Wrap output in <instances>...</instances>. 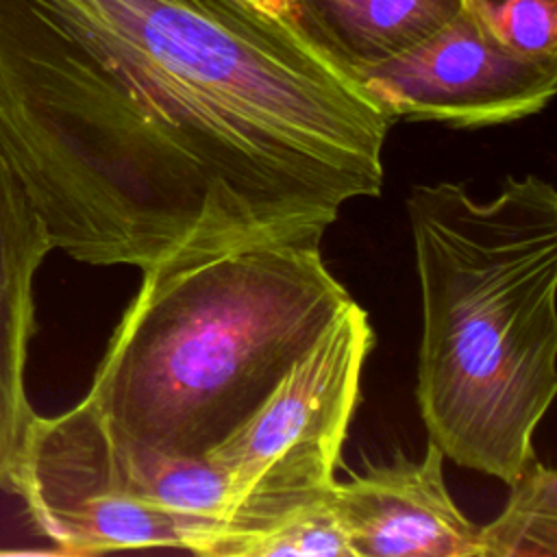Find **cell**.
<instances>
[{
  "label": "cell",
  "instance_id": "obj_1",
  "mask_svg": "<svg viewBox=\"0 0 557 557\" xmlns=\"http://www.w3.org/2000/svg\"><path fill=\"white\" fill-rule=\"evenodd\" d=\"M392 124L250 0H0V161L81 263L324 235Z\"/></svg>",
  "mask_w": 557,
  "mask_h": 557
},
{
  "label": "cell",
  "instance_id": "obj_2",
  "mask_svg": "<svg viewBox=\"0 0 557 557\" xmlns=\"http://www.w3.org/2000/svg\"><path fill=\"white\" fill-rule=\"evenodd\" d=\"M422 298L416 398L455 463L511 483L557 392V191L507 174L490 200L466 183L407 196Z\"/></svg>",
  "mask_w": 557,
  "mask_h": 557
},
{
  "label": "cell",
  "instance_id": "obj_3",
  "mask_svg": "<svg viewBox=\"0 0 557 557\" xmlns=\"http://www.w3.org/2000/svg\"><path fill=\"white\" fill-rule=\"evenodd\" d=\"M322 235L178 252L141 270L83 400L122 444L207 457L352 302Z\"/></svg>",
  "mask_w": 557,
  "mask_h": 557
},
{
  "label": "cell",
  "instance_id": "obj_4",
  "mask_svg": "<svg viewBox=\"0 0 557 557\" xmlns=\"http://www.w3.org/2000/svg\"><path fill=\"white\" fill-rule=\"evenodd\" d=\"M372 346L370 315L352 300L252 416L207 455L228 474L235 503L189 553L209 535L250 529L331 490Z\"/></svg>",
  "mask_w": 557,
  "mask_h": 557
},
{
  "label": "cell",
  "instance_id": "obj_5",
  "mask_svg": "<svg viewBox=\"0 0 557 557\" xmlns=\"http://www.w3.org/2000/svg\"><path fill=\"white\" fill-rule=\"evenodd\" d=\"M9 490L54 553L185 548L183 527L135 494L113 440L85 400L35 416Z\"/></svg>",
  "mask_w": 557,
  "mask_h": 557
},
{
  "label": "cell",
  "instance_id": "obj_6",
  "mask_svg": "<svg viewBox=\"0 0 557 557\" xmlns=\"http://www.w3.org/2000/svg\"><path fill=\"white\" fill-rule=\"evenodd\" d=\"M352 76L394 122L476 128L542 111L557 89V61L500 46L459 11L418 46Z\"/></svg>",
  "mask_w": 557,
  "mask_h": 557
},
{
  "label": "cell",
  "instance_id": "obj_7",
  "mask_svg": "<svg viewBox=\"0 0 557 557\" xmlns=\"http://www.w3.org/2000/svg\"><path fill=\"white\" fill-rule=\"evenodd\" d=\"M331 503L352 557H481L479 527L444 481V453L426 442L422 459L396 453L333 481Z\"/></svg>",
  "mask_w": 557,
  "mask_h": 557
},
{
  "label": "cell",
  "instance_id": "obj_8",
  "mask_svg": "<svg viewBox=\"0 0 557 557\" xmlns=\"http://www.w3.org/2000/svg\"><path fill=\"white\" fill-rule=\"evenodd\" d=\"M54 250L48 231L0 161V490L24 453L35 411L26 363L35 324V274Z\"/></svg>",
  "mask_w": 557,
  "mask_h": 557
},
{
  "label": "cell",
  "instance_id": "obj_9",
  "mask_svg": "<svg viewBox=\"0 0 557 557\" xmlns=\"http://www.w3.org/2000/svg\"><path fill=\"white\" fill-rule=\"evenodd\" d=\"M461 11V0H292L289 22L346 72L418 46Z\"/></svg>",
  "mask_w": 557,
  "mask_h": 557
},
{
  "label": "cell",
  "instance_id": "obj_10",
  "mask_svg": "<svg viewBox=\"0 0 557 557\" xmlns=\"http://www.w3.org/2000/svg\"><path fill=\"white\" fill-rule=\"evenodd\" d=\"M113 444L135 494L183 527V550L228 516L235 494L228 474L211 457L168 455L115 440Z\"/></svg>",
  "mask_w": 557,
  "mask_h": 557
},
{
  "label": "cell",
  "instance_id": "obj_11",
  "mask_svg": "<svg viewBox=\"0 0 557 557\" xmlns=\"http://www.w3.org/2000/svg\"><path fill=\"white\" fill-rule=\"evenodd\" d=\"M196 555L352 557V548L326 492L309 505L268 518L250 529L209 535L198 544Z\"/></svg>",
  "mask_w": 557,
  "mask_h": 557
},
{
  "label": "cell",
  "instance_id": "obj_12",
  "mask_svg": "<svg viewBox=\"0 0 557 557\" xmlns=\"http://www.w3.org/2000/svg\"><path fill=\"white\" fill-rule=\"evenodd\" d=\"M503 511L479 527L481 557H557V472L533 455Z\"/></svg>",
  "mask_w": 557,
  "mask_h": 557
},
{
  "label": "cell",
  "instance_id": "obj_13",
  "mask_svg": "<svg viewBox=\"0 0 557 557\" xmlns=\"http://www.w3.org/2000/svg\"><path fill=\"white\" fill-rule=\"evenodd\" d=\"M500 46L542 61H557V0H461Z\"/></svg>",
  "mask_w": 557,
  "mask_h": 557
},
{
  "label": "cell",
  "instance_id": "obj_14",
  "mask_svg": "<svg viewBox=\"0 0 557 557\" xmlns=\"http://www.w3.org/2000/svg\"><path fill=\"white\" fill-rule=\"evenodd\" d=\"M252 4H257L259 9L272 13V15H278V17H285L289 22V15H292V0H250Z\"/></svg>",
  "mask_w": 557,
  "mask_h": 557
}]
</instances>
